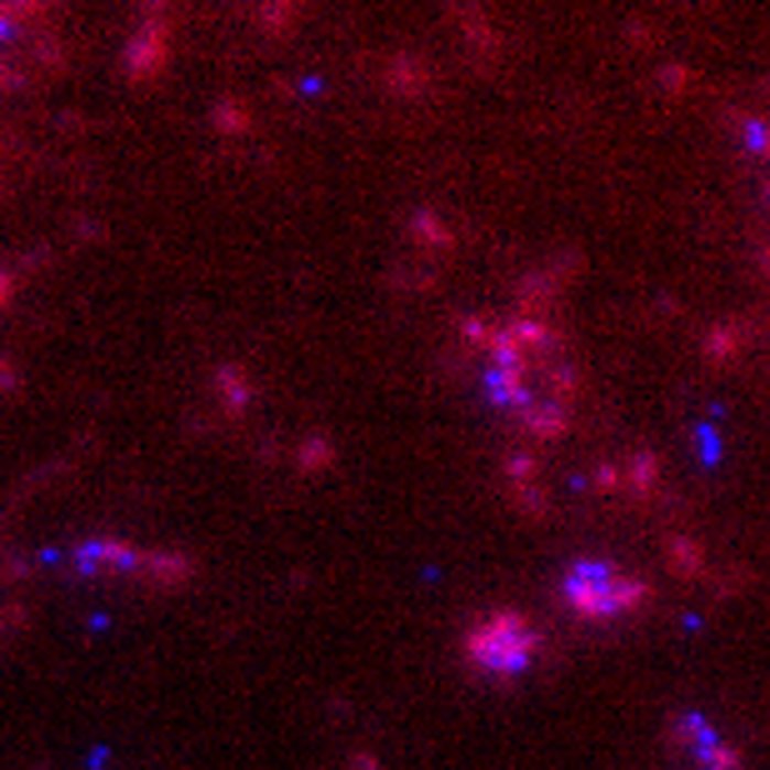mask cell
Segmentation results:
<instances>
[{
    "mask_svg": "<svg viewBox=\"0 0 770 770\" xmlns=\"http://www.w3.org/2000/svg\"><path fill=\"white\" fill-rule=\"evenodd\" d=\"M535 651H541V640H535V630L525 626L521 616H490V620H480V626L466 636L470 665L486 671V675H521V671H531Z\"/></svg>",
    "mask_w": 770,
    "mask_h": 770,
    "instance_id": "obj_3",
    "label": "cell"
},
{
    "mask_svg": "<svg viewBox=\"0 0 770 770\" xmlns=\"http://www.w3.org/2000/svg\"><path fill=\"white\" fill-rule=\"evenodd\" d=\"M561 596H565V606H571L575 616L620 620V616H630V610L646 600V586H640L636 575L616 571V565H606V561H581V565H571Z\"/></svg>",
    "mask_w": 770,
    "mask_h": 770,
    "instance_id": "obj_2",
    "label": "cell"
},
{
    "mask_svg": "<svg viewBox=\"0 0 770 770\" xmlns=\"http://www.w3.org/2000/svg\"><path fill=\"white\" fill-rule=\"evenodd\" d=\"M490 391L500 405L525 411L531 421L555 425L565 415V395H571V376L555 360L551 336L541 330H510L496 340V366H490Z\"/></svg>",
    "mask_w": 770,
    "mask_h": 770,
    "instance_id": "obj_1",
    "label": "cell"
}]
</instances>
